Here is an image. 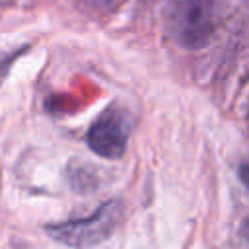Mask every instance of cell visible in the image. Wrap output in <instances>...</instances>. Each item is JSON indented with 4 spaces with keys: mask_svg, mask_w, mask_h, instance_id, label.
Segmentation results:
<instances>
[{
    "mask_svg": "<svg viewBox=\"0 0 249 249\" xmlns=\"http://www.w3.org/2000/svg\"><path fill=\"white\" fill-rule=\"evenodd\" d=\"M218 16L220 0H177L169 16L171 35L185 49H202L218 29Z\"/></svg>",
    "mask_w": 249,
    "mask_h": 249,
    "instance_id": "cell-1",
    "label": "cell"
},
{
    "mask_svg": "<svg viewBox=\"0 0 249 249\" xmlns=\"http://www.w3.org/2000/svg\"><path fill=\"white\" fill-rule=\"evenodd\" d=\"M123 216H124L123 202L107 200L88 218L51 224L45 230L53 239H56L64 245L89 247V245H97V243L105 241L107 237H111L113 231L121 226Z\"/></svg>",
    "mask_w": 249,
    "mask_h": 249,
    "instance_id": "cell-2",
    "label": "cell"
},
{
    "mask_svg": "<svg viewBox=\"0 0 249 249\" xmlns=\"http://www.w3.org/2000/svg\"><path fill=\"white\" fill-rule=\"evenodd\" d=\"M130 134L126 113L117 107H107L88 130V146L101 158L117 160L124 154Z\"/></svg>",
    "mask_w": 249,
    "mask_h": 249,
    "instance_id": "cell-3",
    "label": "cell"
},
{
    "mask_svg": "<svg viewBox=\"0 0 249 249\" xmlns=\"http://www.w3.org/2000/svg\"><path fill=\"white\" fill-rule=\"evenodd\" d=\"M89 6H93V10H111L119 0H86Z\"/></svg>",
    "mask_w": 249,
    "mask_h": 249,
    "instance_id": "cell-4",
    "label": "cell"
}]
</instances>
